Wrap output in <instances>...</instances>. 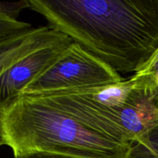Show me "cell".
I'll return each instance as SVG.
<instances>
[{
    "mask_svg": "<svg viewBox=\"0 0 158 158\" xmlns=\"http://www.w3.org/2000/svg\"><path fill=\"white\" fill-rule=\"evenodd\" d=\"M134 74L151 91L158 103V49L140 70Z\"/></svg>",
    "mask_w": 158,
    "mask_h": 158,
    "instance_id": "8",
    "label": "cell"
},
{
    "mask_svg": "<svg viewBox=\"0 0 158 158\" xmlns=\"http://www.w3.org/2000/svg\"><path fill=\"white\" fill-rule=\"evenodd\" d=\"M49 27L118 73L139 72L158 49V0H29Z\"/></svg>",
    "mask_w": 158,
    "mask_h": 158,
    "instance_id": "2",
    "label": "cell"
},
{
    "mask_svg": "<svg viewBox=\"0 0 158 158\" xmlns=\"http://www.w3.org/2000/svg\"><path fill=\"white\" fill-rule=\"evenodd\" d=\"M32 29L31 24L14 20L0 14V38L10 36Z\"/></svg>",
    "mask_w": 158,
    "mask_h": 158,
    "instance_id": "9",
    "label": "cell"
},
{
    "mask_svg": "<svg viewBox=\"0 0 158 158\" xmlns=\"http://www.w3.org/2000/svg\"><path fill=\"white\" fill-rule=\"evenodd\" d=\"M123 80L107 64L73 42L54 63L21 94L98 88Z\"/></svg>",
    "mask_w": 158,
    "mask_h": 158,
    "instance_id": "3",
    "label": "cell"
},
{
    "mask_svg": "<svg viewBox=\"0 0 158 158\" xmlns=\"http://www.w3.org/2000/svg\"><path fill=\"white\" fill-rule=\"evenodd\" d=\"M29 0H22L16 2H0V14L14 20H18L20 11L29 8Z\"/></svg>",
    "mask_w": 158,
    "mask_h": 158,
    "instance_id": "10",
    "label": "cell"
},
{
    "mask_svg": "<svg viewBox=\"0 0 158 158\" xmlns=\"http://www.w3.org/2000/svg\"><path fill=\"white\" fill-rule=\"evenodd\" d=\"M70 40H72L67 35L49 26L32 28L10 36L0 38V76L29 54Z\"/></svg>",
    "mask_w": 158,
    "mask_h": 158,
    "instance_id": "5",
    "label": "cell"
},
{
    "mask_svg": "<svg viewBox=\"0 0 158 158\" xmlns=\"http://www.w3.org/2000/svg\"><path fill=\"white\" fill-rule=\"evenodd\" d=\"M73 40L39 49L21 59L0 76V105L20 95L60 56Z\"/></svg>",
    "mask_w": 158,
    "mask_h": 158,
    "instance_id": "4",
    "label": "cell"
},
{
    "mask_svg": "<svg viewBox=\"0 0 158 158\" xmlns=\"http://www.w3.org/2000/svg\"><path fill=\"white\" fill-rule=\"evenodd\" d=\"M127 158H158V120L133 143Z\"/></svg>",
    "mask_w": 158,
    "mask_h": 158,
    "instance_id": "7",
    "label": "cell"
},
{
    "mask_svg": "<svg viewBox=\"0 0 158 158\" xmlns=\"http://www.w3.org/2000/svg\"><path fill=\"white\" fill-rule=\"evenodd\" d=\"M14 157L36 151L79 158H127L133 144L118 115L90 89L23 94L2 105Z\"/></svg>",
    "mask_w": 158,
    "mask_h": 158,
    "instance_id": "1",
    "label": "cell"
},
{
    "mask_svg": "<svg viewBox=\"0 0 158 158\" xmlns=\"http://www.w3.org/2000/svg\"><path fill=\"white\" fill-rule=\"evenodd\" d=\"M15 158H79L72 157L64 154H56V153L43 152V151H36V152L29 153V154H23V155L14 157Z\"/></svg>",
    "mask_w": 158,
    "mask_h": 158,
    "instance_id": "11",
    "label": "cell"
},
{
    "mask_svg": "<svg viewBox=\"0 0 158 158\" xmlns=\"http://www.w3.org/2000/svg\"><path fill=\"white\" fill-rule=\"evenodd\" d=\"M134 75L135 84L118 111L120 124L133 143L158 120V103L137 76Z\"/></svg>",
    "mask_w": 158,
    "mask_h": 158,
    "instance_id": "6",
    "label": "cell"
},
{
    "mask_svg": "<svg viewBox=\"0 0 158 158\" xmlns=\"http://www.w3.org/2000/svg\"><path fill=\"white\" fill-rule=\"evenodd\" d=\"M2 145H6V140L5 138L2 123V105H0V147Z\"/></svg>",
    "mask_w": 158,
    "mask_h": 158,
    "instance_id": "12",
    "label": "cell"
}]
</instances>
